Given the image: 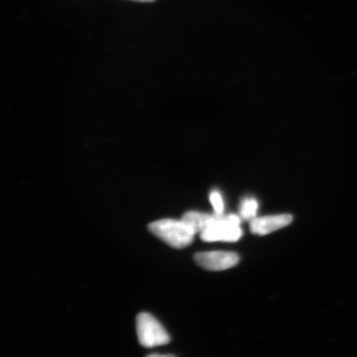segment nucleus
Returning <instances> with one entry per match:
<instances>
[{
    "label": "nucleus",
    "instance_id": "1",
    "mask_svg": "<svg viewBox=\"0 0 357 357\" xmlns=\"http://www.w3.org/2000/svg\"><path fill=\"white\" fill-rule=\"evenodd\" d=\"M149 229L164 243L176 249L188 247L193 243L196 234L182 218L180 220L166 218L155 221L150 223Z\"/></svg>",
    "mask_w": 357,
    "mask_h": 357
},
{
    "label": "nucleus",
    "instance_id": "2",
    "mask_svg": "<svg viewBox=\"0 0 357 357\" xmlns=\"http://www.w3.org/2000/svg\"><path fill=\"white\" fill-rule=\"evenodd\" d=\"M241 220L242 218L236 214H222L216 222L199 234L200 238L206 243L238 242L243 235Z\"/></svg>",
    "mask_w": 357,
    "mask_h": 357
},
{
    "label": "nucleus",
    "instance_id": "3",
    "mask_svg": "<svg viewBox=\"0 0 357 357\" xmlns=\"http://www.w3.org/2000/svg\"><path fill=\"white\" fill-rule=\"evenodd\" d=\"M137 334L140 344L145 347H155L167 345L171 337L153 315L142 312L137 318Z\"/></svg>",
    "mask_w": 357,
    "mask_h": 357
},
{
    "label": "nucleus",
    "instance_id": "4",
    "mask_svg": "<svg viewBox=\"0 0 357 357\" xmlns=\"http://www.w3.org/2000/svg\"><path fill=\"white\" fill-rule=\"evenodd\" d=\"M240 258L238 254L231 252L211 251L196 253L195 261L205 270L220 271L236 266Z\"/></svg>",
    "mask_w": 357,
    "mask_h": 357
},
{
    "label": "nucleus",
    "instance_id": "5",
    "mask_svg": "<svg viewBox=\"0 0 357 357\" xmlns=\"http://www.w3.org/2000/svg\"><path fill=\"white\" fill-rule=\"evenodd\" d=\"M293 221L290 214H278L264 217H257L250 222V230L254 234L265 236L283 229Z\"/></svg>",
    "mask_w": 357,
    "mask_h": 357
},
{
    "label": "nucleus",
    "instance_id": "6",
    "mask_svg": "<svg viewBox=\"0 0 357 357\" xmlns=\"http://www.w3.org/2000/svg\"><path fill=\"white\" fill-rule=\"evenodd\" d=\"M222 214H209L197 211L187 212L181 218L188 223L196 234L202 233L208 227L216 222Z\"/></svg>",
    "mask_w": 357,
    "mask_h": 357
},
{
    "label": "nucleus",
    "instance_id": "7",
    "mask_svg": "<svg viewBox=\"0 0 357 357\" xmlns=\"http://www.w3.org/2000/svg\"><path fill=\"white\" fill-rule=\"evenodd\" d=\"M259 204L255 199L248 198L243 200L240 206V217L251 222L257 218Z\"/></svg>",
    "mask_w": 357,
    "mask_h": 357
},
{
    "label": "nucleus",
    "instance_id": "8",
    "mask_svg": "<svg viewBox=\"0 0 357 357\" xmlns=\"http://www.w3.org/2000/svg\"><path fill=\"white\" fill-rule=\"evenodd\" d=\"M209 199H211L212 206L215 213L223 214V211H225V204H223L220 193H218V191L212 192L211 196H209Z\"/></svg>",
    "mask_w": 357,
    "mask_h": 357
},
{
    "label": "nucleus",
    "instance_id": "9",
    "mask_svg": "<svg viewBox=\"0 0 357 357\" xmlns=\"http://www.w3.org/2000/svg\"><path fill=\"white\" fill-rule=\"evenodd\" d=\"M146 357H172V356H162V355H158V354H151L149 356H147Z\"/></svg>",
    "mask_w": 357,
    "mask_h": 357
},
{
    "label": "nucleus",
    "instance_id": "10",
    "mask_svg": "<svg viewBox=\"0 0 357 357\" xmlns=\"http://www.w3.org/2000/svg\"><path fill=\"white\" fill-rule=\"evenodd\" d=\"M135 1H140V2H153L154 0H135Z\"/></svg>",
    "mask_w": 357,
    "mask_h": 357
},
{
    "label": "nucleus",
    "instance_id": "11",
    "mask_svg": "<svg viewBox=\"0 0 357 357\" xmlns=\"http://www.w3.org/2000/svg\"><path fill=\"white\" fill-rule=\"evenodd\" d=\"M172 357H174V356H172Z\"/></svg>",
    "mask_w": 357,
    "mask_h": 357
}]
</instances>
